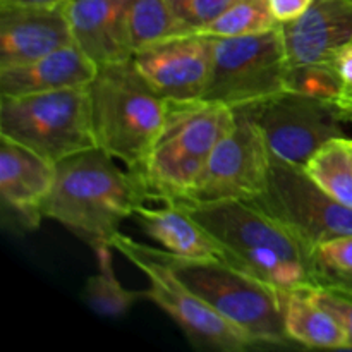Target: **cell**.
Returning a JSON list of instances; mask_svg holds the SVG:
<instances>
[{
	"instance_id": "1",
	"label": "cell",
	"mask_w": 352,
	"mask_h": 352,
	"mask_svg": "<svg viewBox=\"0 0 352 352\" xmlns=\"http://www.w3.org/2000/svg\"><path fill=\"white\" fill-rule=\"evenodd\" d=\"M226 251L227 261L280 291L315 282L313 250L246 199L181 205Z\"/></svg>"
},
{
	"instance_id": "2",
	"label": "cell",
	"mask_w": 352,
	"mask_h": 352,
	"mask_svg": "<svg viewBox=\"0 0 352 352\" xmlns=\"http://www.w3.org/2000/svg\"><path fill=\"white\" fill-rule=\"evenodd\" d=\"M148 201L140 181L102 148L55 164V181L41 217L55 220L93 248L107 244L127 217Z\"/></svg>"
},
{
	"instance_id": "3",
	"label": "cell",
	"mask_w": 352,
	"mask_h": 352,
	"mask_svg": "<svg viewBox=\"0 0 352 352\" xmlns=\"http://www.w3.org/2000/svg\"><path fill=\"white\" fill-rule=\"evenodd\" d=\"M236 122L230 107L210 100L168 102L167 117L140 168L131 170L146 199L189 203L213 148Z\"/></svg>"
},
{
	"instance_id": "4",
	"label": "cell",
	"mask_w": 352,
	"mask_h": 352,
	"mask_svg": "<svg viewBox=\"0 0 352 352\" xmlns=\"http://www.w3.org/2000/svg\"><path fill=\"white\" fill-rule=\"evenodd\" d=\"M88 88L98 148L127 170L140 168L164 127L168 102L148 85L133 57L98 67Z\"/></svg>"
},
{
	"instance_id": "5",
	"label": "cell",
	"mask_w": 352,
	"mask_h": 352,
	"mask_svg": "<svg viewBox=\"0 0 352 352\" xmlns=\"http://www.w3.org/2000/svg\"><path fill=\"white\" fill-rule=\"evenodd\" d=\"M174 274L217 313L256 344L289 346L285 333L284 291L223 260H184L157 250Z\"/></svg>"
},
{
	"instance_id": "6",
	"label": "cell",
	"mask_w": 352,
	"mask_h": 352,
	"mask_svg": "<svg viewBox=\"0 0 352 352\" xmlns=\"http://www.w3.org/2000/svg\"><path fill=\"white\" fill-rule=\"evenodd\" d=\"M0 136L52 164L96 148L89 88L0 95Z\"/></svg>"
},
{
	"instance_id": "7",
	"label": "cell",
	"mask_w": 352,
	"mask_h": 352,
	"mask_svg": "<svg viewBox=\"0 0 352 352\" xmlns=\"http://www.w3.org/2000/svg\"><path fill=\"white\" fill-rule=\"evenodd\" d=\"M109 244L148 278L150 287L143 292L144 298L151 299L158 308L164 309L195 346L226 352L256 346L250 336L191 291L158 256L155 248L136 243L120 230L110 237Z\"/></svg>"
},
{
	"instance_id": "8",
	"label": "cell",
	"mask_w": 352,
	"mask_h": 352,
	"mask_svg": "<svg viewBox=\"0 0 352 352\" xmlns=\"http://www.w3.org/2000/svg\"><path fill=\"white\" fill-rule=\"evenodd\" d=\"M287 74L280 24L265 33L215 38L212 74L203 100L234 110L260 105L289 91Z\"/></svg>"
},
{
	"instance_id": "9",
	"label": "cell",
	"mask_w": 352,
	"mask_h": 352,
	"mask_svg": "<svg viewBox=\"0 0 352 352\" xmlns=\"http://www.w3.org/2000/svg\"><path fill=\"white\" fill-rule=\"evenodd\" d=\"M253 205L284 223L309 248L352 236V208L327 195L302 167L272 162L267 188Z\"/></svg>"
},
{
	"instance_id": "10",
	"label": "cell",
	"mask_w": 352,
	"mask_h": 352,
	"mask_svg": "<svg viewBox=\"0 0 352 352\" xmlns=\"http://www.w3.org/2000/svg\"><path fill=\"white\" fill-rule=\"evenodd\" d=\"M263 133L272 162L302 167L336 138H344L346 122L336 100L285 91L254 107H246Z\"/></svg>"
},
{
	"instance_id": "11",
	"label": "cell",
	"mask_w": 352,
	"mask_h": 352,
	"mask_svg": "<svg viewBox=\"0 0 352 352\" xmlns=\"http://www.w3.org/2000/svg\"><path fill=\"white\" fill-rule=\"evenodd\" d=\"M236 122L217 143L189 203L256 198L272 167L263 133L248 109H236Z\"/></svg>"
},
{
	"instance_id": "12",
	"label": "cell",
	"mask_w": 352,
	"mask_h": 352,
	"mask_svg": "<svg viewBox=\"0 0 352 352\" xmlns=\"http://www.w3.org/2000/svg\"><path fill=\"white\" fill-rule=\"evenodd\" d=\"M215 38L186 33L133 54L148 85L167 102L201 100L213 67Z\"/></svg>"
},
{
	"instance_id": "13",
	"label": "cell",
	"mask_w": 352,
	"mask_h": 352,
	"mask_svg": "<svg viewBox=\"0 0 352 352\" xmlns=\"http://www.w3.org/2000/svg\"><path fill=\"white\" fill-rule=\"evenodd\" d=\"M67 45H76L67 3L0 6V67L38 60Z\"/></svg>"
},
{
	"instance_id": "14",
	"label": "cell",
	"mask_w": 352,
	"mask_h": 352,
	"mask_svg": "<svg viewBox=\"0 0 352 352\" xmlns=\"http://www.w3.org/2000/svg\"><path fill=\"white\" fill-rule=\"evenodd\" d=\"M280 30L289 65L330 64L340 47L352 43V0H313Z\"/></svg>"
},
{
	"instance_id": "15",
	"label": "cell",
	"mask_w": 352,
	"mask_h": 352,
	"mask_svg": "<svg viewBox=\"0 0 352 352\" xmlns=\"http://www.w3.org/2000/svg\"><path fill=\"white\" fill-rule=\"evenodd\" d=\"M131 0H72L67 3L74 43L98 67L133 57L129 38Z\"/></svg>"
},
{
	"instance_id": "16",
	"label": "cell",
	"mask_w": 352,
	"mask_h": 352,
	"mask_svg": "<svg viewBox=\"0 0 352 352\" xmlns=\"http://www.w3.org/2000/svg\"><path fill=\"white\" fill-rule=\"evenodd\" d=\"M55 181V164L0 136V196L26 226L40 223L41 206Z\"/></svg>"
},
{
	"instance_id": "17",
	"label": "cell",
	"mask_w": 352,
	"mask_h": 352,
	"mask_svg": "<svg viewBox=\"0 0 352 352\" xmlns=\"http://www.w3.org/2000/svg\"><path fill=\"white\" fill-rule=\"evenodd\" d=\"M98 65L78 47L67 45L38 60L0 67V95L21 96L31 93L89 86Z\"/></svg>"
},
{
	"instance_id": "18",
	"label": "cell",
	"mask_w": 352,
	"mask_h": 352,
	"mask_svg": "<svg viewBox=\"0 0 352 352\" xmlns=\"http://www.w3.org/2000/svg\"><path fill=\"white\" fill-rule=\"evenodd\" d=\"M133 217L151 239L160 243L164 251L174 256L196 261H227L222 246L181 205L148 208L143 203Z\"/></svg>"
},
{
	"instance_id": "19",
	"label": "cell",
	"mask_w": 352,
	"mask_h": 352,
	"mask_svg": "<svg viewBox=\"0 0 352 352\" xmlns=\"http://www.w3.org/2000/svg\"><path fill=\"white\" fill-rule=\"evenodd\" d=\"M284 323L292 344L309 349H351L342 323L305 289L284 291Z\"/></svg>"
},
{
	"instance_id": "20",
	"label": "cell",
	"mask_w": 352,
	"mask_h": 352,
	"mask_svg": "<svg viewBox=\"0 0 352 352\" xmlns=\"http://www.w3.org/2000/svg\"><path fill=\"white\" fill-rule=\"evenodd\" d=\"M112 251L113 248L109 243L95 248L98 272L88 278L85 292H82L86 305L96 315L105 316V318H117V316L126 315L138 299L144 298L143 292L122 287L113 270Z\"/></svg>"
},
{
	"instance_id": "21",
	"label": "cell",
	"mask_w": 352,
	"mask_h": 352,
	"mask_svg": "<svg viewBox=\"0 0 352 352\" xmlns=\"http://www.w3.org/2000/svg\"><path fill=\"white\" fill-rule=\"evenodd\" d=\"M305 170L327 195L352 208V157L346 136L320 148L305 165Z\"/></svg>"
},
{
	"instance_id": "22",
	"label": "cell",
	"mask_w": 352,
	"mask_h": 352,
	"mask_svg": "<svg viewBox=\"0 0 352 352\" xmlns=\"http://www.w3.org/2000/svg\"><path fill=\"white\" fill-rule=\"evenodd\" d=\"M127 24L133 54L172 36L186 34L167 0H131Z\"/></svg>"
},
{
	"instance_id": "23",
	"label": "cell",
	"mask_w": 352,
	"mask_h": 352,
	"mask_svg": "<svg viewBox=\"0 0 352 352\" xmlns=\"http://www.w3.org/2000/svg\"><path fill=\"white\" fill-rule=\"evenodd\" d=\"M277 24L268 0H239L198 33L213 38H237L265 33Z\"/></svg>"
},
{
	"instance_id": "24",
	"label": "cell",
	"mask_w": 352,
	"mask_h": 352,
	"mask_svg": "<svg viewBox=\"0 0 352 352\" xmlns=\"http://www.w3.org/2000/svg\"><path fill=\"white\" fill-rule=\"evenodd\" d=\"M289 91L336 100L342 89V81L330 64L289 65Z\"/></svg>"
},
{
	"instance_id": "25",
	"label": "cell",
	"mask_w": 352,
	"mask_h": 352,
	"mask_svg": "<svg viewBox=\"0 0 352 352\" xmlns=\"http://www.w3.org/2000/svg\"><path fill=\"white\" fill-rule=\"evenodd\" d=\"M184 33H198L239 0H167Z\"/></svg>"
},
{
	"instance_id": "26",
	"label": "cell",
	"mask_w": 352,
	"mask_h": 352,
	"mask_svg": "<svg viewBox=\"0 0 352 352\" xmlns=\"http://www.w3.org/2000/svg\"><path fill=\"white\" fill-rule=\"evenodd\" d=\"M316 277L352 270V236H340L313 248Z\"/></svg>"
},
{
	"instance_id": "27",
	"label": "cell",
	"mask_w": 352,
	"mask_h": 352,
	"mask_svg": "<svg viewBox=\"0 0 352 352\" xmlns=\"http://www.w3.org/2000/svg\"><path fill=\"white\" fill-rule=\"evenodd\" d=\"M299 289H305L309 298L315 299L342 323L352 349V292L330 284H309Z\"/></svg>"
},
{
	"instance_id": "28",
	"label": "cell",
	"mask_w": 352,
	"mask_h": 352,
	"mask_svg": "<svg viewBox=\"0 0 352 352\" xmlns=\"http://www.w3.org/2000/svg\"><path fill=\"white\" fill-rule=\"evenodd\" d=\"M311 3L313 0H268L272 14L278 24L296 21L309 9Z\"/></svg>"
},
{
	"instance_id": "29",
	"label": "cell",
	"mask_w": 352,
	"mask_h": 352,
	"mask_svg": "<svg viewBox=\"0 0 352 352\" xmlns=\"http://www.w3.org/2000/svg\"><path fill=\"white\" fill-rule=\"evenodd\" d=\"M330 65L336 69L342 86H352V43L344 45L333 54Z\"/></svg>"
},
{
	"instance_id": "30",
	"label": "cell",
	"mask_w": 352,
	"mask_h": 352,
	"mask_svg": "<svg viewBox=\"0 0 352 352\" xmlns=\"http://www.w3.org/2000/svg\"><path fill=\"white\" fill-rule=\"evenodd\" d=\"M313 284H330V285H336V287L346 289V291L352 292V270L342 272V274L322 275V277L316 278Z\"/></svg>"
},
{
	"instance_id": "31",
	"label": "cell",
	"mask_w": 352,
	"mask_h": 352,
	"mask_svg": "<svg viewBox=\"0 0 352 352\" xmlns=\"http://www.w3.org/2000/svg\"><path fill=\"white\" fill-rule=\"evenodd\" d=\"M72 0H0V6H33V7H52L69 3Z\"/></svg>"
},
{
	"instance_id": "32",
	"label": "cell",
	"mask_w": 352,
	"mask_h": 352,
	"mask_svg": "<svg viewBox=\"0 0 352 352\" xmlns=\"http://www.w3.org/2000/svg\"><path fill=\"white\" fill-rule=\"evenodd\" d=\"M346 144H347V148H349L351 157H352V140H349V138H346Z\"/></svg>"
}]
</instances>
